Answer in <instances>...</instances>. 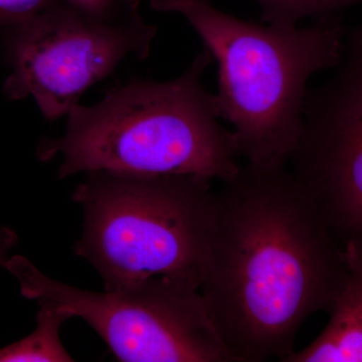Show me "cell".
Listing matches in <instances>:
<instances>
[{
    "instance_id": "2",
    "label": "cell",
    "mask_w": 362,
    "mask_h": 362,
    "mask_svg": "<svg viewBox=\"0 0 362 362\" xmlns=\"http://www.w3.org/2000/svg\"><path fill=\"white\" fill-rule=\"evenodd\" d=\"M150 6L185 18L218 62L216 108L233 126L238 157L262 168L287 165L301 133L308 81L341 61V16L299 28L240 20L211 0H151Z\"/></svg>"
},
{
    "instance_id": "4",
    "label": "cell",
    "mask_w": 362,
    "mask_h": 362,
    "mask_svg": "<svg viewBox=\"0 0 362 362\" xmlns=\"http://www.w3.org/2000/svg\"><path fill=\"white\" fill-rule=\"evenodd\" d=\"M73 201L85 218L76 255L96 269L104 290L156 277L199 288L214 216L211 180L94 171Z\"/></svg>"
},
{
    "instance_id": "6",
    "label": "cell",
    "mask_w": 362,
    "mask_h": 362,
    "mask_svg": "<svg viewBox=\"0 0 362 362\" xmlns=\"http://www.w3.org/2000/svg\"><path fill=\"white\" fill-rule=\"evenodd\" d=\"M156 33L141 16L99 20L62 0L1 35L11 71L4 94L9 100L32 97L47 120H59L124 59H146Z\"/></svg>"
},
{
    "instance_id": "11",
    "label": "cell",
    "mask_w": 362,
    "mask_h": 362,
    "mask_svg": "<svg viewBox=\"0 0 362 362\" xmlns=\"http://www.w3.org/2000/svg\"><path fill=\"white\" fill-rule=\"evenodd\" d=\"M93 18L107 21H125L139 18L140 0H65Z\"/></svg>"
},
{
    "instance_id": "12",
    "label": "cell",
    "mask_w": 362,
    "mask_h": 362,
    "mask_svg": "<svg viewBox=\"0 0 362 362\" xmlns=\"http://www.w3.org/2000/svg\"><path fill=\"white\" fill-rule=\"evenodd\" d=\"M62 0H0V37Z\"/></svg>"
},
{
    "instance_id": "7",
    "label": "cell",
    "mask_w": 362,
    "mask_h": 362,
    "mask_svg": "<svg viewBox=\"0 0 362 362\" xmlns=\"http://www.w3.org/2000/svg\"><path fill=\"white\" fill-rule=\"evenodd\" d=\"M289 162L342 247L362 242V21L347 28L334 75L307 92Z\"/></svg>"
},
{
    "instance_id": "1",
    "label": "cell",
    "mask_w": 362,
    "mask_h": 362,
    "mask_svg": "<svg viewBox=\"0 0 362 362\" xmlns=\"http://www.w3.org/2000/svg\"><path fill=\"white\" fill-rule=\"evenodd\" d=\"M223 183L199 292L233 362L284 361L341 291L344 247L286 166L246 163Z\"/></svg>"
},
{
    "instance_id": "8",
    "label": "cell",
    "mask_w": 362,
    "mask_h": 362,
    "mask_svg": "<svg viewBox=\"0 0 362 362\" xmlns=\"http://www.w3.org/2000/svg\"><path fill=\"white\" fill-rule=\"evenodd\" d=\"M344 254L347 277L329 322L310 345L283 362H362V242L349 243Z\"/></svg>"
},
{
    "instance_id": "13",
    "label": "cell",
    "mask_w": 362,
    "mask_h": 362,
    "mask_svg": "<svg viewBox=\"0 0 362 362\" xmlns=\"http://www.w3.org/2000/svg\"><path fill=\"white\" fill-rule=\"evenodd\" d=\"M16 235L11 230H0V266L6 267L8 261V252L16 245Z\"/></svg>"
},
{
    "instance_id": "10",
    "label": "cell",
    "mask_w": 362,
    "mask_h": 362,
    "mask_svg": "<svg viewBox=\"0 0 362 362\" xmlns=\"http://www.w3.org/2000/svg\"><path fill=\"white\" fill-rule=\"evenodd\" d=\"M261 9L262 23L296 26L304 18L339 14L362 0H255Z\"/></svg>"
},
{
    "instance_id": "5",
    "label": "cell",
    "mask_w": 362,
    "mask_h": 362,
    "mask_svg": "<svg viewBox=\"0 0 362 362\" xmlns=\"http://www.w3.org/2000/svg\"><path fill=\"white\" fill-rule=\"evenodd\" d=\"M6 268L23 297L83 319L125 362H233L197 285L169 277L93 292L47 277L25 257Z\"/></svg>"
},
{
    "instance_id": "9",
    "label": "cell",
    "mask_w": 362,
    "mask_h": 362,
    "mask_svg": "<svg viewBox=\"0 0 362 362\" xmlns=\"http://www.w3.org/2000/svg\"><path fill=\"white\" fill-rule=\"evenodd\" d=\"M37 327L20 341L0 349V362H71L61 341L62 325L71 317L47 305H39Z\"/></svg>"
},
{
    "instance_id": "3",
    "label": "cell",
    "mask_w": 362,
    "mask_h": 362,
    "mask_svg": "<svg viewBox=\"0 0 362 362\" xmlns=\"http://www.w3.org/2000/svg\"><path fill=\"white\" fill-rule=\"evenodd\" d=\"M213 59L204 49L178 78L130 81L93 106L76 105L65 134L42 141L37 156L59 159L62 180L94 171L230 180L240 166L233 132L202 81Z\"/></svg>"
}]
</instances>
